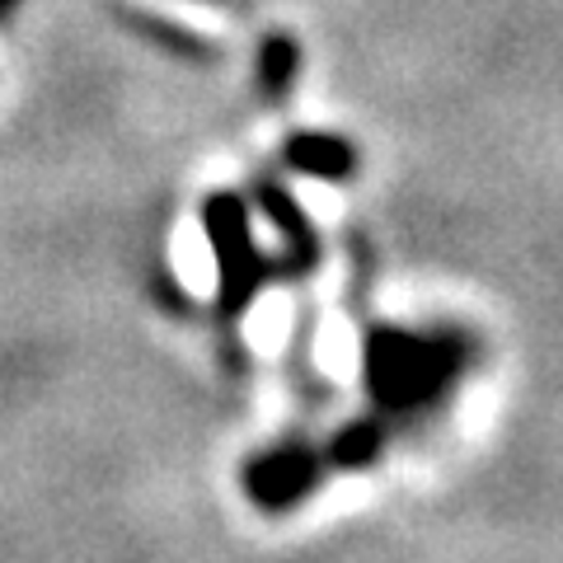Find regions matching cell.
<instances>
[{"label": "cell", "mask_w": 563, "mask_h": 563, "mask_svg": "<svg viewBox=\"0 0 563 563\" xmlns=\"http://www.w3.org/2000/svg\"><path fill=\"white\" fill-rule=\"evenodd\" d=\"M372 390L390 409L437 404L451 376L461 372V343L455 339H418V333H380L372 339Z\"/></svg>", "instance_id": "cell-1"}, {"label": "cell", "mask_w": 563, "mask_h": 563, "mask_svg": "<svg viewBox=\"0 0 563 563\" xmlns=\"http://www.w3.org/2000/svg\"><path fill=\"white\" fill-rule=\"evenodd\" d=\"M207 221H211V244H217V258H221V306L240 310L263 277V263L250 244V221H244V207L235 198L211 202Z\"/></svg>", "instance_id": "cell-2"}, {"label": "cell", "mask_w": 563, "mask_h": 563, "mask_svg": "<svg viewBox=\"0 0 563 563\" xmlns=\"http://www.w3.org/2000/svg\"><path fill=\"white\" fill-rule=\"evenodd\" d=\"M314 455L310 451H273L250 470V498L263 507H291L314 484Z\"/></svg>", "instance_id": "cell-3"}, {"label": "cell", "mask_w": 563, "mask_h": 563, "mask_svg": "<svg viewBox=\"0 0 563 563\" xmlns=\"http://www.w3.org/2000/svg\"><path fill=\"white\" fill-rule=\"evenodd\" d=\"M287 161L306 174H320V179H343V174H352V165H357V155H352V146L339 136H291Z\"/></svg>", "instance_id": "cell-4"}, {"label": "cell", "mask_w": 563, "mask_h": 563, "mask_svg": "<svg viewBox=\"0 0 563 563\" xmlns=\"http://www.w3.org/2000/svg\"><path fill=\"white\" fill-rule=\"evenodd\" d=\"M258 202L268 207V217L277 221V231L291 240V254H296V268H310L314 263V231H310V221H306V211L296 207L287 192H282L273 179L268 184H258Z\"/></svg>", "instance_id": "cell-5"}, {"label": "cell", "mask_w": 563, "mask_h": 563, "mask_svg": "<svg viewBox=\"0 0 563 563\" xmlns=\"http://www.w3.org/2000/svg\"><path fill=\"white\" fill-rule=\"evenodd\" d=\"M296 70H301V47H296L287 33H273V38L258 47V90L268 99H282L291 90Z\"/></svg>", "instance_id": "cell-6"}, {"label": "cell", "mask_w": 563, "mask_h": 563, "mask_svg": "<svg viewBox=\"0 0 563 563\" xmlns=\"http://www.w3.org/2000/svg\"><path fill=\"white\" fill-rule=\"evenodd\" d=\"M128 20L141 29V33H146V38H155V43H165V47H174V52H179V57H211V47L207 43H198V38H192V33H184L179 24H165L161 20V14H128Z\"/></svg>", "instance_id": "cell-7"}, {"label": "cell", "mask_w": 563, "mask_h": 563, "mask_svg": "<svg viewBox=\"0 0 563 563\" xmlns=\"http://www.w3.org/2000/svg\"><path fill=\"white\" fill-rule=\"evenodd\" d=\"M14 5H20V0H0V24H5L10 14H14Z\"/></svg>", "instance_id": "cell-8"}, {"label": "cell", "mask_w": 563, "mask_h": 563, "mask_svg": "<svg viewBox=\"0 0 563 563\" xmlns=\"http://www.w3.org/2000/svg\"><path fill=\"white\" fill-rule=\"evenodd\" d=\"M207 5H231V0H207Z\"/></svg>", "instance_id": "cell-9"}]
</instances>
